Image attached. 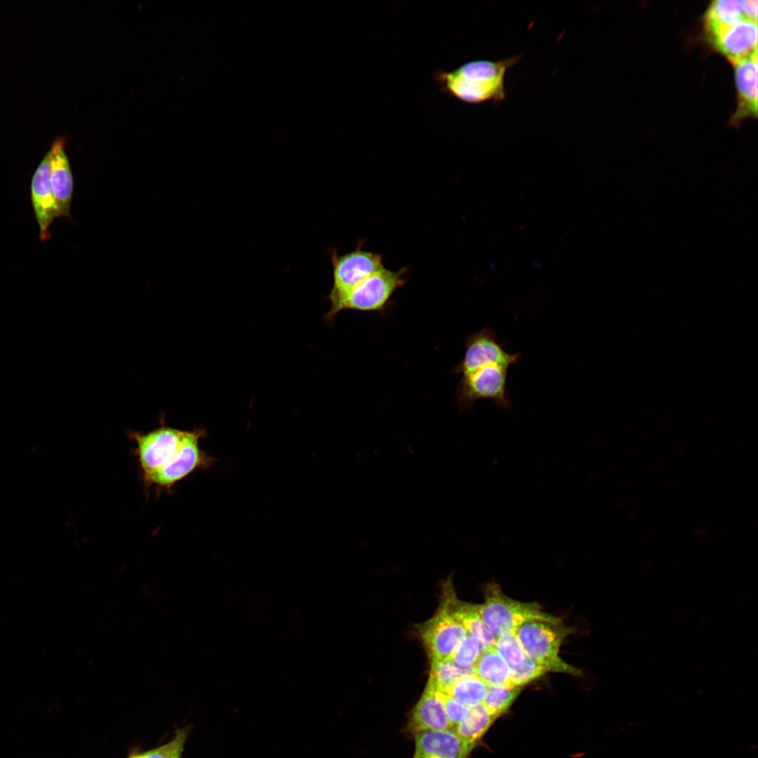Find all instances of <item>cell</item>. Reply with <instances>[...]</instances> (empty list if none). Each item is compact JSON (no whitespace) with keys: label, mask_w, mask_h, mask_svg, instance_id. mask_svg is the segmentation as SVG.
<instances>
[{"label":"cell","mask_w":758,"mask_h":758,"mask_svg":"<svg viewBox=\"0 0 758 758\" xmlns=\"http://www.w3.org/2000/svg\"><path fill=\"white\" fill-rule=\"evenodd\" d=\"M186 430L167 426L164 415L159 419V426L147 432L128 431L127 435L135 444L141 476L146 475L165 465L178 451Z\"/></svg>","instance_id":"6"},{"label":"cell","mask_w":758,"mask_h":758,"mask_svg":"<svg viewBox=\"0 0 758 758\" xmlns=\"http://www.w3.org/2000/svg\"><path fill=\"white\" fill-rule=\"evenodd\" d=\"M50 184L56 204L58 216L70 218L74 182L68 158L65 152V141H55L50 149Z\"/></svg>","instance_id":"15"},{"label":"cell","mask_w":758,"mask_h":758,"mask_svg":"<svg viewBox=\"0 0 758 758\" xmlns=\"http://www.w3.org/2000/svg\"><path fill=\"white\" fill-rule=\"evenodd\" d=\"M331 258L333 284L328 299L331 306L366 277L385 267L380 254L359 247L342 255L334 251Z\"/></svg>","instance_id":"8"},{"label":"cell","mask_w":758,"mask_h":758,"mask_svg":"<svg viewBox=\"0 0 758 758\" xmlns=\"http://www.w3.org/2000/svg\"><path fill=\"white\" fill-rule=\"evenodd\" d=\"M757 0H716L712 1L703 18L705 34L708 41L726 27L743 20L757 22Z\"/></svg>","instance_id":"13"},{"label":"cell","mask_w":758,"mask_h":758,"mask_svg":"<svg viewBox=\"0 0 758 758\" xmlns=\"http://www.w3.org/2000/svg\"><path fill=\"white\" fill-rule=\"evenodd\" d=\"M709 43L734 65L757 51V22L738 21L724 28Z\"/></svg>","instance_id":"11"},{"label":"cell","mask_w":758,"mask_h":758,"mask_svg":"<svg viewBox=\"0 0 758 758\" xmlns=\"http://www.w3.org/2000/svg\"><path fill=\"white\" fill-rule=\"evenodd\" d=\"M419 633L432 660L451 659L468 634L443 601L435 616L420 625Z\"/></svg>","instance_id":"10"},{"label":"cell","mask_w":758,"mask_h":758,"mask_svg":"<svg viewBox=\"0 0 758 758\" xmlns=\"http://www.w3.org/2000/svg\"><path fill=\"white\" fill-rule=\"evenodd\" d=\"M50 164L49 150L35 170L31 181L32 203L41 241L50 237L48 227L53 220L59 217L50 184Z\"/></svg>","instance_id":"12"},{"label":"cell","mask_w":758,"mask_h":758,"mask_svg":"<svg viewBox=\"0 0 758 758\" xmlns=\"http://www.w3.org/2000/svg\"><path fill=\"white\" fill-rule=\"evenodd\" d=\"M495 648L510 667L520 665L527 656L515 632H508L496 639Z\"/></svg>","instance_id":"24"},{"label":"cell","mask_w":758,"mask_h":758,"mask_svg":"<svg viewBox=\"0 0 758 758\" xmlns=\"http://www.w3.org/2000/svg\"><path fill=\"white\" fill-rule=\"evenodd\" d=\"M472 749L453 729L415 733V755L422 758H465Z\"/></svg>","instance_id":"16"},{"label":"cell","mask_w":758,"mask_h":758,"mask_svg":"<svg viewBox=\"0 0 758 758\" xmlns=\"http://www.w3.org/2000/svg\"><path fill=\"white\" fill-rule=\"evenodd\" d=\"M409 728L415 733L423 731L452 729L439 689L429 681L413 709Z\"/></svg>","instance_id":"17"},{"label":"cell","mask_w":758,"mask_h":758,"mask_svg":"<svg viewBox=\"0 0 758 758\" xmlns=\"http://www.w3.org/2000/svg\"><path fill=\"white\" fill-rule=\"evenodd\" d=\"M520 357L519 353L505 350L496 333L486 327L472 333L466 340L464 356L454 371L463 375L491 365L509 368Z\"/></svg>","instance_id":"9"},{"label":"cell","mask_w":758,"mask_h":758,"mask_svg":"<svg viewBox=\"0 0 758 758\" xmlns=\"http://www.w3.org/2000/svg\"><path fill=\"white\" fill-rule=\"evenodd\" d=\"M485 601L478 605L481 618L492 635L496 639L508 632H516L524 623L538 620L552 623L561 622L543 611L537 602H522L504 594L495 583L487 585Z\"/></svg>","instance_id":"2"},{"label":"cell","mask_w":758,"mask_h":758,"mask_svg":"<svg viewBox=\"0 0 758 758\" xmlns=\"http://www.w3.org/2000/svg\"><path fill=\"white\" fill-rule=\"evenodd\" d=\"M521 58L516 55L498 60H472L451 71L437 69L434 79L444 93L461 102L500 104L506 99V73Z\"/></svg>","instance_id":"1"},{"label":"cell","mask_w":758,"mask_h":758,"mask_svg":"<svg viewBox=\"0 0 758 758\" xmlns=\"http://www.w3.org/2000/svg\"><path fill=\"white\" fill-rule=\"evenodd\" d=\"M443 601L447 605L454 618L463 625L469 634L477 638L482 650L495 646L496 638L483 622L478 605L458 600L451 583H446Z\"/></svg>","instance_id":"18"},{"label":"cell","mask_w":758,"mask_h":758,"mask_svg":"<svg viewBox=\"0 0 758 758\" xmlns=\"http://www.w3.org/2000/svg\"><path fill=\"white\" fill-rule=\"evenodd\" d=\"M482 651L477 637L467 634L453 652L451 660L463 667H472Z\"/></svg>","instance_id":"26"},{"label":"cell","mask_w":758,"mask_h":758,"mask_svg":"<svg viewBox=\"0 0 758 758\" xmlns=\"http://www.w3.org/2000/svg\"><path fill=\"white\" fill-rule=\"evenodd\" d=\"M206 431L201 427L186 430L182 442L175 455L163 467L141 476L146 489L154 487L157 494L169 491L180 481L198 470L213 467L218 459L212 457L199 445L206 438Z\"/></svg>","instance_id":"3"},{"label":"cell","mask_w":758,"mask_h":758,"mask_svg":"<svg viewBox=\"0 0 758 758\" xmlns=\"http://www.w3.org/2000/svg\"><path fill=\"white\" fill-rule=\"evenodd\" d=\"M439 695L443 703L451 729L454 730L460 722L467 717L471 707L454 700L444 691L439 689Z\"/></svg>","instance_id":"28"},{"label":"cell","mask_w":758,"mask_h":758,"mask_svg":"<svg viewBox=\"0 0 758 758\" xmlns=\"http://www.w3.org/2000/svg\"><path fill=\"white\" fill-rule=\"evenodd\" d=\"M521 689V686L507 684L488 686L483 704L498 717L510 708Z\"/></svg>","instance_id":"23"},{"label":"cell","mask_w":758,"mask_h":758,"mask_svg":"<svg viewBox=\"0 0 758 758\" xmlns=\"http://www.w3.org/2000/svg\"><path fill=\"white\" fill-rule=\"evenodd\" d=\"M496 718L481 703L470 708L467 717L454 731L464 742L473 747Z\"/></svg>","instance_id":"20"},{"label":"cell","mask_w":758,"mask_h":758,"mask_svg":"<svg viewBox=\"0 0 758 758\" xmlns=\"http://www.w3.org/2000/svg\"><path fill=\"white\" fill-rule=\"evenodd\" d=\"M734 66L737 103L731 124L736 126L745 118L757 117V51Z\"/></svg>","instance_id":"14"},{"label":"cell","mask_w":758,"mask_h":758,"mask_svg":"<svg viewBox=\"0 0 758 758\" xmlns=\"http://www.w3.org/2000/svg\"><path fill=\"white\" fill-rule=\"evenodd\" d=\"M190 726L180 729L168 743L142 754V758H181Z\"/></svg>","instance_id":"27"},{"label":"cell","mask_w":758,"mask_h":758,"mask_svg":"<svg viewBox=\"0 0 758 758\" xmlns=\"http://www.w3.org/2000/svg\"><path fill=\"white\" fill-rule=\"evenodd\" d=\"M407 268L392 271L385 267L371 274L331 307L325 321L331 322L342 310L383 312L394 293L402 287L406 279Z\"/></svg>","instance_id":"4"},{"label":"cell","mask_w":758,"mask_h":758,"mask_svg":"<svg viewBox=\"0 0 758 758\" xmlns=\"http://www.w3.org/2000/svg\"><path fill=\"white\" fill-rule=\"evenodd\" d=\"M488 687L478 676L471 674L458 679L444 691L458 702L472 707L483 703Z\"/></svg>","instance_id":"21"},{"label":"cell","mask_w":758,"mask_h":758,"mask_svg":"<svg viewBox=\"0 0 758 758\" xmlns=\"http://www.w3.org/2000/svg\"><path fill=\"white\" fill-rule=\"evenodd\" d=\"M473 667L474 674L488 686L510 685V666L495 646L482 650Z\"/></svg>","instance_id":"19"},{"label":"cell","mask_w":758,"mask_h":758,"mask_svg":"<svg viewBox=\"0 0 758 758\" xmlns=\"http://www.w3.org/2000/svg\"><path fill=\"white\" fill-rule=\"evenodd\" d=\"M507 370L491 365L463 375L456 391L458 404L467 409L479 399H490L499 408L508 410L510 401L507 389Z\"/></svg>","instance_id":"7"},{"label":"cell","mask_w":758,"mask_h":758,"mask_svg":"<svg viewBox=\"0 0 758 758\" xmlns=\"http://www.w3.org/2000/svg\"><path fill=\"white\" fill-rule=\"evenodd\" d=\"M474 674V667H463L452 660H432L428 681L437 689L444 691L458 679Z\"/></svg>","instance_id":"22"},{"label":"cell","mask_w":758,"mask_h":758,"mask_svg":"<svg viewBox=\"0 0 758 758\" xmlns=\"http://www.w3.org/2000/svg\"><path fill=\"white\" fill-rule=\"evenodd\" d=\"M573 631L561 622L534 620L520 625L515 633L526 655L543 665L547 672L580 674L579 670L559 656L561 643Z\"/></svg>","instance_id":"5"},{"label":"cell","mask_w":758,"mask_h":758,"mask_svg":"<svg viewBox=\"0 0 758 758\" xmlns=\"http://www.w3.org/2000/svg\"><path fill=\"white\" fill-rule=\"evenodd\" d=\"M414 758H422V757H418V756L415 755Z\"/></svg>","instance_id":"30"},{"label":"cell","mask_w":758,"mask_h":758,"mask_svg":"<svg viewBox=\"0 0 758 758\" xmlns=\"http://www.w3.org/2000/svg\"><path fill=\"white\" fill-rule=\"evenodd\" d=\"M510 668V685L521 687L547 672L543 665L528 656L520 665Z\"/></svg>","instance_id":"25"},{"label":"cell","mask_w":758,"mask_h":758,"mask_svg":"<svg viewBox=\"0 0 758 758\" xmlns=\"http://www.w3.org/2000/svg\"><path fill=\"white\" fill-rule=\"evenodd\" d=\"M130 758H142V754L134 755V756H133V757H131Z\"/></svg>","instance_id":"29"}]
</instances>
